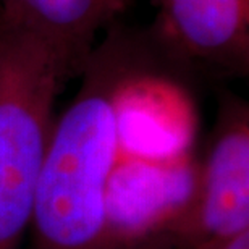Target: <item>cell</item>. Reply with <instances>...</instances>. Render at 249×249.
I'll return each mask as SVG.
<instances>
[{
  "label": "cell",
  "mask_w": 249,
  "mask_h": 249,
  "mask_svg": "<svg viewBox=\"0 0 249 249\" xmlns=\"http://www.w3.org/2000/svg\"><path fill=\"white\" fill-rule=\"evenodd\" d=\"M128 55L110 39L91 52L76 96L55 118L34 196L33 249H118L110 191L123 141L120 96L134 68Z\"/></svg>",
  "instance_id": "6da1fadb"
},
{
  "label": "cell",
  "mask_w": 249,
  "mask_h": 249,
  "mask_svg": "<svg viewBox=\"0 0 249 249\" xmlns=\"http://www.w3.org/2000/svg\"><path fill=\"white\" fill-rule=\"evenodd\" d=\"M88 58L0 15V249L29 231L57 97Z\"/></svg>",
  "instance_id": "7a4b0ae2"
},
{
  "label": "cell",
  "mask_w": 249,
  "mask_h": 249,
  "mask_svg": "<svg viewBox=\"0 0 249 249\" xmlns=\"http://www.w3.org/2000/svg\"><path fill=\"white\" fill-rule=\"evenodd\" d=\"M249 230V107L220 101L206 157L181 202L144 240L146 249H186Z\"/></svg>",
  "instance_id": "3957f363"
},
{
  "label": "cell",
  "mask_w": 249,
  "mask_h": 249,
  "mask_svg": "<svg viewBox=\"0 0 249 249\" xmlns=\"http://www.w3.org/2000/svg\"><path fill=\"white\" fill-rule=\"evenodd\" d=\"M154 37L173 62L225 76L249 70V0H151Z\"/></svg>",
  "instance_id": "277c9868"
},
{
  "label": "cell",
  "mask_w": 249,
  "mask_h": 249,
  "mask_svg": "<svg viewBox=\"0 0 249 249\" xmlns=\"http://www.w3.org/2000/svg\"><path fill=\"white\" fill-rule=\"evenodd\" d=\"M8 21L71 49L83 57L102 26L110 23L128 0H0Z\"/></svg>",
  "instance_id": "5b68a950"
},
{
  "label": "cell",
  "mask_w": 249,
  "mask_h": 249,
  "mask_svg": "<svg viewBox=\"0 0 249 249\" xmlns=\"http://www.w3.org/2000/svg\"><path fill=\"white\" fill-rule=\"evenodd\" d=\"M186 249H249V230L243 231L236 236L223 238V240L204 241Z\"/></svg>",
  "instance_id": "8992f818"
}]
</instances>
